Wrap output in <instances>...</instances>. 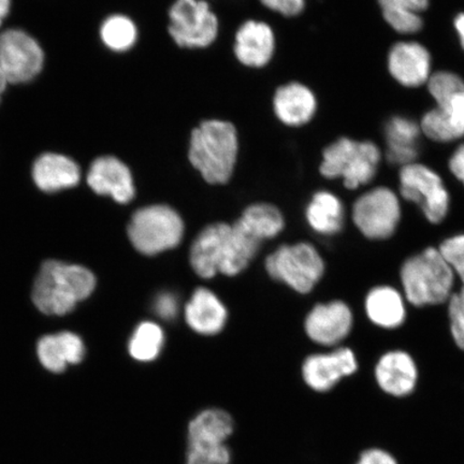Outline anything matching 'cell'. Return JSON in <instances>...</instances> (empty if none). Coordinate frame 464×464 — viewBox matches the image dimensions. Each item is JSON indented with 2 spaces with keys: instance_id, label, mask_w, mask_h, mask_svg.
<instances>
[{
  "instance_id": "cell-1",
  "label": "cell",
  "mask_w": 464,
  "mask_h": 464,
  "mask_svg": "<svg viewBox=\"0 0 464 464\" xmlns=\"http://www.w3.org/2000/svg\"><path fill=\"white\" fill-rule=\"evenodd\" d=\"M259 245L260 241L240 224H213L201 232L191 246L190 264L203 278L218 274L237 276L246 268Z\"/></svg>"
},
{
  "instance_id": "cell-2",
  "label": "cell",
  "mask_w": 464,
  "mask_h": 464,
  "mask_svg": "<svg viewBox=\"0 0 464 464\" xmlns=\"http://www.w3.org/2000/svg\"><path fill=\"white\" fill-rule=\"evenodd\" d=\"M239 152V137L229 121H203L190 133L188 160L210 187H225L231 181Z\"/></svg>"
},
{
  "instance_id": "cell-3",
  "label": "cell",
  "mask_w": 464,
  "mask_h": 464,
  "mask_svg": "<svg viewBox=\"0 0 464 464\" xmlns=\"http://www.w3.org/2000/svg\"><path fill=\"white\" fill-rule=\"evenodd\" d=\"M399 280L409 305L422 309L448 304L457 277L439 248L428 246L403 261Z\"/></svg>"
},
{
  "instance_id": "cell-4",
  "label": "cell",
  "mask_w": 464,
  "mask_h": 464,
  "mask_svg": "<svg viewBox=\"0 0 464 464\" xmlns=\"http://www.w3.org/2000/svg\"><path fill=\"white\" fill-rule=\"evenodd\" d=\"M95 285L94 275L83 266L49 260L34 281V304L44 314L65 315L89 297Z\"/></svg>"
},
{
  "instance_id": "cell-5",
  "label": "cell",
  "mask_w": 464,
  "mask_h": 464,
  "mask_svg": "<svg viewBox=\"0 0 464 464\" xmlns=\"http://www.w3.org/2000/svg\"><path fill=\"white\" fill-rule=\"evenodd\" d=\"M381 160V150L375 143L340 137L323 150L319 176L324 181H340L347 190H356L373 181Z\"/></svg>"
},
{
  "instance_id": "cell-6",
  "label": "cell",
  "mask_w": 464,
  "mask_h": 464,
  "mask_svg": "<svg viewBox=\"0 0 464 464\" xmlns=\"http://www.w3.org/2000/svg\"><path fill=\"white\" fill-rule=\"evenodd\" d=\"M437 107L422 116L420 129L431 140L448 143L464 137V81L450 72H439L428 81Z\"/></svg>"
},
{
  "instance_id": "cell-7",
  "label": "cell",
  "mask_w": 464,
  "mask_h": 464,
  "mask_svg": "<svg viewBox=\"0 0 464 464\" xmlns=\"http://www.w3.org/2000/svg\"><path fill=\"white\" fill-rule=\"evenodd\" d=\"M401 200L391 188L376 187L365 190L353 203V223L365 239L390 240L402 222Z\"/></svg>"
},
{
  "instance_id": "cell-8",
  "label": "cell",
  "mask_w": 464,
  "mask_h": 464,
  "mask_svg": "<svg viewBox=\"0 0 464 464\" xmlns=\"http://www.w3.org/2000/svg\"><path fill=\"white\" fill-rule=\"evenodd\" d=\"M399 196L419 207L429 224H443L450 216L451 199L443 179L420 162L400 168Z\"/></svg>"
},
{
  "instance_id": "cell-9",
  "label": "cell",
  "mask_w": 464,
  "mask_h": 464,
  "mask_svg": "<svg viewBox=\"0 0 464 464\" xmlns=\"http://www.w3.org/2000/svg\"><path fill=\"white\" fill-rule=\"evenodd\" d=\"M184 234L179 214L167 205L140 208L130 220L129 236L137 251L156 255L179 246Z\"/></svg>"
},
{
  "instance_id": "cell-10",
  "label": "cell",
  "mask_w": 464,
  "mask_h": 464,
  "mask_svg": "<svg viewBox=\"0 0 464 464\" xmlns=\"http://www.w3.org/2000/svg\"><path fill=\"white\" fill-rule=\"evenodd\" d=\"M168 15V33L179 49L202 50L216 42L218 19L206 0H176Z\"/></svg>"
},
{
  "instance_id": "cell-11",
  "label": "cell",
  "mask_w": 464,
  "mask_h": 464,
  "mask_svg": "<svg viewBox=\"0 0 464 464\" xmlns=\"http://www.w3.org/2000/svg\"><path fill=\"white\" fill-rule=\"evenodd\" d=\"M44 63L43 45L31 34L19 27L0 29V66L9 85L32 83L44 72Z\"/></svg>"
},
{
  "instance_id": "cell-12",
  "label": "cell",
  "mask_w": 464,
  "mask_h": 464,
  "mask_svg": "<svg viewBox=\"0 0 464 464\" xmlns=\"http://www.w3.org/2000/svg\"><path fill=\"white\" fill-rule=\"evenodd\" d=\"M266 268L276 280L301 294L310 293L324 274L321 254L309 243L278 248L266 259Z\"/></svg>"
},
{
  "instance_id": "cell-13",
  "label": "cell",
  "mask_w": 464,
  "mask_h": 464,
  "mask_svg": "<svg viewBox=\"0 0 464 464\" xmlns=\"http://www.w3.org/2000/svg\"><path fill=\"white\" fill-rule=\"evenodd\" d=\"M371 374L382 394L392 399H405L413 396L419 388L421 370L410 352L393 348L376 359Z\"/></svg>"
},
{
  "instance_id": "cell-14",
  "label": "cell",
  "mask_w": 464,
  "mask_h": 464,
  "mask_svg": "<svg viewBox=\"0 0 464 464\" xmlns=\"http://www.w3.org/2000/svg\"><path fill=\"white\" fill-rule=\"evenodd\" d=\"M359 372V361L352 348L339 347L332 353H316L306 359L303 367L305 384L318 393L334 390L345 379Z\"/></svg>"
},
{
  "instance_id": "cell-15",
  "label": "cell",
  "mask_w": 464,
  "mask_h": 464,
  "mask_svg": "<svg viewBox=\"0 0 464 464\" xmlns=\"http://www.w3.org/2000/svg\"><path fill=\"white\" fill-rule=\"evenodd\" d=\"M86 182L100 196H109L121 205L135 199V178L129 165L113 155H103L87 168Z\"/></svg>"
},
{
  "instance_id": "cell-16",
  "label": "cell",
  "mask_w": 464,
  "mask_h": 464,
  "mask_svg": "<svg viewBox=\"0 0 464 464\" xmlns=\"http://www.w3.org/2000/svg\"><path fill=\"white\" fill-rule=\"evenodd\" d=\"M353 313L344 301L318 304L305 321L307 335L315 343L336 346L342 343L353 328Z\"/></svg>"
},
{
  "instance_id": "cell-17",
  "label": "cell",
  "mask_w": 464,
  "mask_h": 464,
  "mask_svg": "<svg viewBox=\"0 0 464 464\" xmlns=\"http://www.w3.org/2000/svg\"><path fill=\"white\" fill-rule=\"evenodd\" d=\"M31 176L39 190L54 194L77 188L82 179V168L71 156L45 152L34 160Z\"/></svg>"
},
{
  "instance_id": "cell-18",
  "label": "cell",
  "mask_w": 464,
  "mask_h": 464,
  "mask_svg": "<svg viewBox=\"0 0 464 464\" xmlns=\"http://www.w3.org/2000/svg\"><path fill=\"white\" fill-rule=\"evenodd\" d=\"M363 307L368 321L387 332L403 327L408 319L409 304L402 290L390 284L370 288L365 295Z\"/></svg>"
},
{
  "instance_id": "cell-19",
  "label": "cell",
  "mask_w": 464,
  "mask_h": 464,
  "mask_svg": "<svg viewBox=\"0 0 464 464\" xmlns=\"http://www.w3.org/2000/svg\"><path fill=\"white\" fill-rule=\"evenodd\" d=\"M234 53L237 61L246 68L268 66L276 53L274 29L265 22L243 23L236 34Z\"/></svg>"
},
{
  "instance_id": "cell-20",
  "label": "cell",
  "mask_w": 464,
  "mask_h": 464,
  "mask_svg": "<svg viewBox=\"0 0 464 464\" xmlns=\"http://www.w3.org/2000/svg\"><path fill=\"white\" fill-rule=\"evenodd\" d=\"M388 71L403 86H421L431 77L430 53L419 43H398L388 54Z\"/></svg>"
},
{
  "instance_id": "cell-21",
  "label": "cell",
  "mask_w": 464,
  "mask_h": 464,
  "mask_svg": "<svg viewBox=\"0 0 464 464\" xmlns=\"http://www.w3.org/2000/svg\"><path fill=\"white\" fill-rule=\"evenodd\" d=\"M317 98L309 87L299 82H290L277 87L274 97L276 119L290 129H300L314 119Z\"/></svg>"
},
{
  "instance_id": "cell-22",
  "label": "cell",
  "mask_w": 464,
  "mask_h": 464,
  "mask_svg": "<svg viewBox=\"0 0 464 464\" xmlns=\"http://www.w3.org/2000/svg\"><path fill=\"white\" fill-rule=\"evenodd\" d=\"M235 432L232 416L222 409H206L197 413L188 425V448H212L227 444Z\"/></svg>"
},
{
  "instance_id": "cell-23",
  "label": "cell",
  "mask_w": 464,
  "mask_h": 464,
  "mask_svg": "<svg viewBox=\"0 0 464 464\" xmlns=\"http://www.w3.org/2000/svg\"><path fill=\"white\" fill-rule=\"evenodd\" d=\"M420 126L406 116L394 115L388 120L385 126L388 162L400 168L414 164L420 155Z\"/></svg>"
},
{
  "instance_id": "cell-24",
  "label": "cell",
  "mask_w": 464,
  "mask_h": 464,
  "mask_svg": "<svg viewBox=\"0 0 464 464\" xmlns=\"http://www.w3.org/2000/svg\"><path fill=\"white\" fill-rule=\"evenodd\" d=\"M185 318L196 333L206 335L217 334L225 326L227 311L210 290L199 288L185 307Z\"/></svg>"
},
{
  "instance_id": "cell-25",
  "label": "cell",
  "mask_w": 464,
  "mask_h": 464,
  "mask_svg": "<svg viewBox=\"0 0 464 464\" xmlns=\"http://www.w3.org/2000/svg\"><path fill=\"white\" fill-rule=\"evenodd\" d=\"M37 351L40 362L54 373L63 372L68 364L82 362L85 353L82 340L72 333L44 336Z\"/></svg>"
},
{
  "instance_id": "cell-26",
  "label": "cell",
  "mask_w": 464,
  "mask_h": 464,
  "mask_svg": "<svg viewBox=\"0 0 464 464\" xmlns=\"http://www.w3.org/2000/svg\"><path fill=\"white\" fill-rule=\"evenodd\" d=\"M305 216L318 234L334 236L344 227L345 206L334 191L323 188L312 195Z\"/></svg>"
},
{
  "instance_id": "cell-27",
  "label": "cell",
  "mask_w": 464,
  "mask_h": 464,
  "mask_svg": "<svg viewBox=\"0 0 464 464\" xmlns=\"http://www.w3.org/2000/svg\"><path fill=\"white\" fill-rule=\"evenodd\" d=\"M237 223L260 242L280 234L284 227V219L280 210L266 202L249 206L243 212L242 218L237 220Z\"/></svg>"
},
{
  "instance_id": "cell-28",
  "label": "cell",
  "mask_w": 464,
  "mask_h": 464,
  "mask_svg": "<svg viewBox=\"0 0 464 464\" xmlns=\"http://www.w3.org/2000/svg\"><path fill=\"white\" fill-rule=\"evenodd\" d=\"M101 42L116 54L130 52L138 43L139 31L135 21L124 14L106 17L100 28Z\"/></svg>"
},
{
  "instance_id": "cell-29",
  "label": "cell",
  "mask_w": 464,
  "mask_h": 464,
  "mask_svg": "<svg viewBox=\"0 0 464 464\" xmlns=\"http://www.w3.org/2000/svg\"><path fill=\"white\" fill-rule=\"evenodd\" d=\"M162 345H164V333L159 324L142 323L132 334L130 353L138 362H152L159 357Z\"/></svg>"
},
{
  "instance_id": "cell-30",
  "label": "cell",
  "mask_w": 464,
  "mask_h": 464,
  "mask_svg": "<svg viewBox=\"0 0 464 464\" xmlns=\"http://www.w3.org/2000/svg\"><path fill=\"white\" fill-rule=\"evenodd\" d=\"M450 333L458 350L464 352V287L456 289L448 301Z\"/></svg>"
},
{
  "instance_id": "cell-31",
  "label": "cell",
  "mask_w": 464,
  "mask_h": 464,
  "mask_svg": "<svg viewBox=\"0 0 464 464\" xmlns=\"http://www.w3.org/2000/svg\"><path fill=\"white\" fill-rule=\"evenodd\" d=\"M438 248L464 287V232L445 237Z\"/></svg>"
},
{
  "instance_id": "cell-32",
  "label": "cell",
  "mask_w": 464,
  "mask_h": 464,
  "mask_svg": "<svg viewBox=\"0 0 464 464\" xmlns=\"http://www.w3.org/2000/svg\"><path fill=\"white\" fill-rule=\"evenodd\" d=\"M232 454L227 444L212 448H188L185 464H231Z\"/></svg>"
},
{
  "instance_id": "cell-33",
  "label": "cell",
  "mask_w": 464,
  "mask_h": 464,
  "mask_svg": "<svg viewBox=\"0 0 464 464\" xmlns=\"http://www.w3.org/2000/svg\"><path fill=\"white\" fill-rule=\"evenodd\" d=\"M387 24L401 34L419 33L423 23L420 14L406 11L382 10Z\"/></svg>"
},
{
  "instance_id": "cell-34",
  "label": "cell",
  "mask_w": 464,
  "mask_h": 464,
  "mask_svg": "<svg viewBox=\"0 0 464 464\" xmlns=\"http://www.w3.org/2000/svg\"><path fill=\"white\" fill-rule=\"evenodd\" d=\"M266 9L285 17H295L304 13L305 0H260Z\"/></svg>"
},
{
  "instance_id": "cell-35",
  "label": "cell",
  "mask_w": 464,
  "mask_h": 464,
  "mask_svg": "<svg viewBox=\"0 0 464 464\" xmlns=\"http://www.w3.org/2000/svg\"><path fill=\"white\" fill-rule=\"evenodd\" d=\"M430 0H379L382 10L406 11L420 14L429 7Z\"/></svg>"
},
{
  "instance_id": "cell-36",
  "label": "cell",
  "mask_w": 464,
  "mask_h": 464,
  "mask_svg": "<svg viewBox=\"0 0 464 464\" xmlns=\"http://www.w3.org/2000/svg\"><path fill=\"white\" fill-rule=\"evenodd\" d=\"M355 464H399L392 452L379 448L364 450Z\"/></svg>"
},
{
  "instance_id": "cell-37",
  "label": "cell",
  "mask_w": 464,
  "mask_h": 464,
  "mask_svg": "<svg viewBox=\"0 0 464 464\" xmlns=\"http://www.w3.org/2000/svg\"><path fill=\"white\" fill-rule=\"evenodd\" d=\"M155 312L167 321L177 316L179 304L176 295L171 293H162L156 298Z\"/></svg>"
},
{
  "instance_id": "cell-38",
  "label": "cell",
  "mask_w": 464,
  "mask_h": 464,
  "mask_svg": "<svg viewBox=\"0 0 464 464\" xmlns=\"http://www.w3.org/2000/svg\"><path fill=\"white\" fill-rule=\"evenodd\" d=\"M450 171L464 188V144L457 148L449 161Z\"/></svg>"
},
{
  "instance_id": "cell-39",
  "label": "cell",
  "mask_w": 464,
  "mask_h": 464,
  "mask_svg": "<svg viewBox=\"0 0 464 464\" xmlns=\"http://www.w3.org/2000/svg\"><path fill=\"white\" fill-rule=\"evenodd\" d=\"M11 8H13V0H0V29L4 27L5 22L7 21Z\"/></svg>"
},
{
  "instance_id": "cell-40",
  "label": "cell",
  "mask_w": 464,
  "mask_h": 464,
  "mask_svg": "<svg viewBox=\"0 0 464 464\" xmlns=\"http://www.w3.org/2000/svg\"><path fill=\"white\" fill-rule=\"evenodd\" d=\"M454 26L464 50V14H458L455 17Z\"/></svg>"
},
{
  "instance_id": "cell-41",
  "label": "cell",
  "mask_w": 464,
  "mask_h": 464,
  "mask_svg": "<svg viewBox=\"0 0 464 464\" xmlns=\"http://www.w3.org/2000/svg\"><path fill=\"white\" fill-rule=\"evenodd\" d=\"M8 86V80L5 78L2 66H0V102H2L3 96L5 91H7Z\"/></svg>"
}]
</instances>
